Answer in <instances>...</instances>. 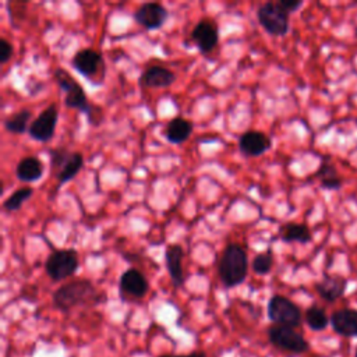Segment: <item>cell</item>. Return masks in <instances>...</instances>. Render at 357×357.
Wrapping results in <instances>:
<instances>
[{
  "mask_svg": "<svg viewBox=\"0 0 357 357\" xmlns=\"http://www.w3.org/2000/svg\"><path fill=\"white\" fill-rule=\"evenodd\" d=\"M56 84L64 92V105L84 113L92 126L102 124L103 112L100 107L89 103L88 96L81 84L64 68L57 67L53 73Z\"/></svg>",
  "mask_w": 357,
  "mask_h": 357,
  "instance_id": "6da1fadb",
  "label": "cell"
},
{
  "mask_svg": "<svg viewBox=\"0 0 357 357\" xmlns=\"http://www.w3.org/2000/svg\"><path fill=\"white\" fill-rule=\"evenodd\" d=\"M53 305L60 311H70L78 305H92L100 301V294L89 279H77L61 284L52 296Z\"/></svg>",
  "mask_w": 357,
  "mask_h": 357,
  "instance_id": "7a4b0ae2",
  "label": "cell"
},
{
  "mask_svg": "<svg viewBox=\"0 0 357 357\" xmlns=\"http://www.w3.org/2000/svg\"><path fill=\"white\" fill-rule=\"evenodd\" d=\"M218 272L225 287L241 284L248 272V257L244 247L237 243L227 244L222 252Z\"/></svg>",
  "mask_w": 357,
  "mask_h": 357,
  "instance_id": "3957f363",
  "label": "cell"
},
{
  "mask_svg": "<svg viewBox=\"0 0 357 357\" xmlns=\"http://www.w3.org/2000/svg\"><path fill=\"white\" fill-rule=\"evenodd\" d=\"M73 68L93 85H100L105 81L106 64L102 53L86 47L74 53L71 59Z\"/></svg>",
  "mask_w": 357,
  "mask_h": 357,
  "instance_id": "277c9868",
  "label": "cell"
},
{
  "mask_svg": "<svg viewBox=\"0 0 357 357\" xmlns=\"http://www.w3.org/2000/svg\"><path fill=\"white\" fill-rule=\"evenodd\" d=\"M79 266L78 252L74 248L54 250L45 262V271L53 282H61L73 276Z\"/></svg>",
  "mask_w": 357,
  "mask_h": 357,
  "instance_id": "5b68a950",
  "label": "cell"
},
{
  "mask_svg": "<svg viewBox=\"0 0 357 357\" xmlns=\"http://www.w3.org/2000/svg\"><path fill=\"white\" fill-rule=\"evenodd\" d=\"M266 314H268V318L275 325H282L289 328L300 326L303 319L300 307L296 303H293L290 298L282 294H275L269 298L266 305Z\"/></svg>",
  "mask_w": 357,
  "mask_h": 357,
  "instance_id": "8992f818",
  "label": "cell"
},
{
  "mask_svg": "<svg viewBox=\"0 0 357 357\" xmlns=\"http://www.w3.org/2000/svg\"><path fill=\"white\" fill-rule=\"evenodd\" d=\"M289 15L279 1L262 3L257 10L259 25L272 36H284L289 32Z\"/></svg>",
  "mask_w": 357,
  "mask_h": 357,
  "instance_id": "52a82bcc",
  "label": "cell"
},
{
  "mask_svg": "<svg viewBox=\"0 0 357 357\" xmlns=\"http://www.w3.org/2000/svg\"><path fill=\"white\" fill-rule=\"evenodd\" d=\"M268 339L269 342L284 351H290L294 354H300L308 350L310 344L304 339V336L297 332L294 328L272 325L268 328Z\"/></svg>",
  "mask_w": 357,
  "mask_h": 357,
  "instance_id": "ba28073f",
  "label": "cell"
},
{
  "mask_svg": "<svg viewBox=\"0 0 357 357\" xmlns=\"http://www.w3.org/2000/svg\"><path fill=\"white\" fill-rule=\"evenodd\" d=\"M59 120V110L56 105H49L43 109L39 116L31 123L28 135L38 142H47L54 137L56 126Z\"/></svg>",
  "mask_w": 357,
  "mask_h": 357,
  "instance_id": "9c48e42d",
  "label": "cell"
},
{
  "mask_svg": "<svg viewBox=\"0 0 357 357\" xmlns=\"http://www.w3.org/2000/svg\"><path fill=\"white\" fill-rule=\"evenodd\" d=\"M190 39L202 54L211 53L219 42V28L216 21L211 18L199 20L192 28Z\"/></svg>",
  "mask_w": 357,
  "mask_h": 357,
  "instance_id": "30bf717a",
  "label": "cell"
},
{
  "mask_svg": "<svg viewBox=\"0 0 357 357\" xmlns=\"http://www.w3.org/2000/svg\"><path fill=\"white\" fill-rule=\"evenodd\" d=\"M134 21L148 31L159 29L169 18V11L160 3H142L132 14Z\"/></svg>",
  "mask_w": 357,
  "mask_h": 357,
  "instance_id": "8fae6325",
  "label": "cell"
},
{
  "mask_svg": "<svg viewBox=\"0 0 357 357\" xmlns=\"http://www.w3.org/2000/svg\"><path fill=\"white\" fill-rule=\"evenodd\" d=\"M272 146L269 135L258 130H248L238 137V149L247 158H257L268 152Z\"/></svg>",
  "mask_w": 357,
  "mask_h": 357,
  "instance_id": "7c38bea8",
  "label": "cell"
},
{
  "mask_svg": "<svg viewBox=\"0 0 357 357\" xmlns=\"http://www.w3.org/2000/svg\"><path fill=\"white\" fill-rule=\"evenodd\" d=\"M148 289H149L148 279L141 271L135 268H130L121 273L119 280V290L121 296L124 294V296L141 298L148 293Z\"/></svg>",
  "mask_w": 357,
  "mask_h": 357,
  "instance_id": "4fadbf2b",
  "label": "cell"
},
{
  "mask_svg": "<svg viewBox=\"0 0 357 357\" xmlns=\"http://www.w3.org/2000/svg\"><path fill=\"white\" fill-rule=\"evenodd\" d=\"M176 79L177 75L174 71L165 66L153 64L141 73L138 82L142 88H167L173 85Z\"/></svg>",
  "mask_w": 357,
  "mask_h": 357,
  "instance_id": "5bb4252c",
  "label": "cell"
},
{
  "mask_svg": "<svg viewBox=\"0 0 357 357\" xmlns=\"http://www.w3.org/2000/svg\"><path fill=\"white\" fill-rule=\"evenodd\" d=\"M329 324L332 329L344 337L357 336V310L354 308H340L331 314Z\"/></svg>",
  "mask_w": 357,
  "mask_h": 357,
  "instance_id": "9a60e30c",
  "label": "cell"
},
{
  "mask_svg": "<svg viewBox=\"0 0 357 357\" xmlns=\"http://www.w3.org/2000/svg\"><path fill=\"white\" fill-rule=\"evenodd\" d=\"M346 287L347 280L337 275H325L319 282L315 283V290L318 296L328 303L339 300L344 294Z\"/></svg>",
  "mask_w": 357,
  "mask_h": 357,
  "instance_id": "2e32d148",
  "label": "cell"
},
{
  "mask_svg": "<svg viewBox=\"0 0 357 357\" xmlns=\"http://www.w3.org/2000/svg\"><path fill=\"white\" fill-rule=\"evenodd\" d=\"M184 250L180 244H170L165 250V262L170 279L176 287L184 283V269H183Z\"/></svg>",
  "mask_w": 357,
  "mask_h": 357,
  "instance_id": "e0dca14e",
  "label": "cell"
},
{
  "mask_svg": "<svg viewBox=\"0 0 357 357\" xmlns=\"http://www.w3.org/2000/svg\"><path fill=\"white\" fill-rule=\"evenodd\" d=\"M43 173H45L43 163L35 155H28L20 159V162L15 166V176L22 183L38 181L39 178H42Z\"/></svg>",
  "mask_w": 357,
  "mask_h": 357,
  "instance_id": "ac0fdd59",
  "label": "cell"
},
{
  "mask_svg": "<svg viewBox=\"0 0 357 357\" xmlns=\"http://www.w3.org/2000/svg\"><path fill=\"white\" fill-rule=\"evenodd\" d=\"M192 130H194L192 121L177 116L167 123L165 128V138L167 139V142L173 145H180L191 137Z\"/></svg>",
  "mask_w": 357,
  "mask_h": 357,
  "instance_id": "d6986e66",
  "label": "cell"
},
{
  "mask_svg": "<svg viewBox=\"0 0 357 357\" xmlns=\"http://www.w3.org/2000/svg\"><path fill=\"white\" fill-rule=\"evenodd\" d=\"M278 237L283 243L308 244L312 241V233L307 225L303 223H284L279 227Z\"/></svg>",
  "mask_w": 357,
  "mask_h": 357,
  "instance_id": "ffe728a7",
  "label": "cell"
},
{
  "mask_svg": "<svg viewBox=\"0 0 357 357\" xmlns=\"http://www.w3.org/2000/svg\"><path fill=\"white\" fill-rule=\"evenodd\" d=\"M315 176L319 180V184L325 190H337L342 185V178L336 170V167L331 163V159L328 156H324L321 159L319 167L315 173Z\"/></svg>",
  "mask_w": 357,
  "mask_h": 357,
  "instance_id": "44dd1931",
  "label": "cell"
},
{
  "mask_svg": "<svg viewBox=\"0 0 357 357\" xmlns=\"http://www.w3.org/2000/svg\"><path fill=\"white\" fill-rule=\"evenodd\" d=\"M82 166H84V155H82L81 152H71V155H70L68 160L66 162L64 167H63V169L60 170V173L56 176V178H57V187L54 188V191L57 192L59 188H60L63 184L71 181V180L81 172Z\"/></svg>",
  "mask_w": 357,
  "mask_h": 357,
  "instance_id": "7402d4cb",
  "label": "cell"
},
{
  "mask_svg": "<svg viewBox=\"0 0 357 357\" xmlns=\"http://www.w3.org/2000/svg\"><path fill=\"white\" fill-rule=\"evenodd\" d=\"M32 113L28 109H21L17 113L4 119L3 126L10 134H24L29 130V120Z\"/></svg>",
  "mask_w": 357,
  "mask_h": 357,
  "instance_id": "603a6c76",
  "label": "cell"
},
{
  "mask_svg": "<svg viewBox=\"0 0 357 357\" xmlns=\"http://www.w3.org/2000/svg\"><path fill=\"white\" fill-rule=\"evenodd\" d=\"M32 195H33L32 187H29V185L20 187L3 201V209L6 212H17L24 205V202L28 201Z\"/></svg>",
  "mask_w": 357,
  "mask_h": 357,
  "instance_id": "cb8c5ba5",
  "label": "cell"
},
{
  "mask_svg": "<svg viewBox=\"0 0 357 357\" xmlns=\"http://www.w3.org/2000/svg\"><path fill=\"white\" fill-rule=\"evenodd\" d=\"M304 319H305V324L308 325V328L312 331H317V332L324 331L329 325L328 314L325 312L324 308H321L315 304L305 310Z\"/></svg>",
  "mask_w": 357,
  "mask_h": 357,
  "instance_id": "d4e9b609",
  "label": "cell"
},
{
  "mask_svg": "<svg viewBox=\"0 0 357 357\" xmlns=\"http://www.w3.org/2000/svg\"><path fill=\"white\" fill-rule=\"evenodd\" d=\"M273 262H275V258H273V252L271 248L262 251V252H258L252 261H251V268L252 271L257 273V275H266L272 271V266H273Z\"/></svg>",
  "mask_w": 357,
  "mask_h": 357,
  "instance_id": "484cf974",
  "label": "cell"
},
{
  "mask_svg": "<svg viewBox=\"0 0 357 357\" xmlns=\"http://www.w3.org/2000/svg\"><path fill=\"white\" fill-rule=\"evenodd\" d=\"M71 152L66 146H57L49 149V160H50V169L57 176L60 170L64 167L66 162L68 160Z\"/></svg>",
  "mask_w": 357,
  "mask_h": 357,
  "instance_id": "4316f807",
  "label": "cell"
},
{
  "mask_svg": "<svg viewBox=\"0 0 357 357\" xmlns=\"http://www.w3.org/2000/svg\"><path fill=\"white\" fill-rule=\"evenodd\" d=\"M13 56V45L6 39L1 38L0 39V63L4 64L7 63Z\"/></svg>",
  "mask_w": 357,
  "mask_h": 357,
  "instance_id": "83f0119b",
  "label": "cell"
},
{
  "mask_svg": "<svg viewBox=\"0 0 357 357\" xmlns=\"http://www.w3.org/2000/svg\"><path fill=\"white\" fill-rule=\"evenodd\" d=\"M279 4L287 14H291V13H296L298 8H301L304 6V1L303 0H279Z\"/></svg>",
  "mask_w": 357,
  "mask_h": 357,
  "instance_id": "f1b7e54d",
  "label": "cell"
},
{
  "mask_svg": "<svg viewBox=\"0 0 357 357\" xmlns=\"http://www.w3.org/2000/svg\"><path fill=\"white\" fill-rule=\"evenodd\" d=\"M180 357H206V354L202 351H194V353H190L187 356H180Z\"/></svg>",
  "mask_w": 357,
  "mask_h": 357,
  "instance_id": "f546056e",
  "label": "cell"
},
{
  "mask_svg": "<svg viewBox=\"0 0 357 357\" xmlns=\"http://www.w3.org/2000/svg\"><path fill=\"white\" fill-rule=\"evenodd\" d=\"M159 357H180V356H176V354H163V356H159Z\"/></svg>",
  "mask_w": 357,
  "mask_h": 357,
  "instance_id": "4dcf8cb0",
  "label": "cell"
},
{
  "mask_svg": "<svg viewBox=\"0 0 357 357\" xmlns=\"http://www.w3.org/2000/svg\"><path fill=\"white\" fill-rule=\"evenodd\" d=\"M354 357H357V347H356V354H354Z\"/></svg>",
  "mask_w": 357,
  "mask_h": 357,
  "instance_id": "1f68e13d",
  "label": "cell"
}]
</instances>
